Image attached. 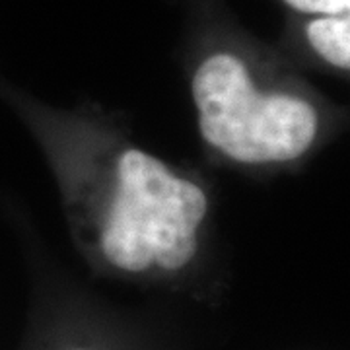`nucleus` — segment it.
Here are the masks:
<instances>
[{
    "label": "nucleus",
    "mask_w": 350,
    "mask_h": 350,
    "mask_svg": "<svg viewBox=\"0 0 350 350\" xmlns=\"http://www.w3.org/2000/svg\"><path fill=\"white\" fill-rule=\"evenodd\" d=\"M117 179V195L101 234L105 257L131 273L146 271L154 261L167 271L187 265L206 214L204 193L140 150L121 156Z\"/></svg>",
    "instance_id": "nucleus-1"
},
{
    "label": "nucleus",
    "mask_w": 350,
    "mask_h": 350,
    "mask_svg": "<svg viewBox=\"0 0 350 350\" xmlns=\"http://www.w3.org/2000/svg\"><path fill=\"white\" fill-rule=\"evenodd\" d=\"M193 98L204 140L238 162L294 160L315 138L312 105L286 94H259L234 55H213L200 64Z\"/></svg>",
    "instance_id": "nucleus-2"
},
{
    "label": "nucleus",
    "mask_w": 350,
    "mask_h": 350,
    "mask_svg": "<svg viewBox=\"0 0 350 350\" xmlns=\"http://www.w3.org/2000/svg\"><path fill=\"white\" fill-rule=\"evenodd\" d=\"M312 49L338 68L350 66V18L349 14L319 16L308 24Z\"/></svg>",
    "instance_id": "nucleus-3"
},
{
    "label": "nucleus",
    "mask_w": 350,
    "mask_h": 350,
    "mask_svg": "<svg viewBox=\"0 0 350 350\" xmlns=\"http://www.w3.org/2000/svg\"><path fill=\"white\" fill-rule=\"evenodd\" d=\"M294 10L317 16L329 14H349L350 0H284Z\"/></svg>",
    "instance_id": "nucleus-4"
}]
</instances>
